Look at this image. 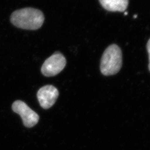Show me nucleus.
<instances>
[{"label": "nucleus", "mask_w": 150, "mask_h": 150, "mask_svg": "<svg viewBox=\"0 0 150 150\" xmlns=\"http://www.w3.org/2000/svg\"><path fill=\"white\" fill-rule=\"evenodd\" d=\"M10 21L15 26L18 28L36 30L42 26L45 16L40 10L26 7L14 11L11 14Z\"/></svg>", "instance_id": "obj_1"}, {"label": "nucleus", "mask_w": 150, "mask_h": 150, "mask_svg": "<svg viewBox=\"0 0 150 150\" xmlns=\"http://www.w3.org/2000/svg\"><path fill=\"white\" fill-rule=\"evenodd\" d=\"M122 64V52L116 45L108 46L102 55L100 70L105 76L116 74L121 69Z\"/></svg>", "instance_id": "obj_2"}, {"label": "nucleus", "mask_w": 150, "mask_h": 150, "mask_svg": "<svg viewBox=\"0 0 150 150\" xmlns=\"http://www.w3.org/2000/svg\"><path fill=\"white\" fill-rule=\"evenodd\" d=\"M66 59L59 52H56L45 60L41 67V73L46 77H52L58 75L64 69Z\"/></svg>", "instance_id": "obj_3"}, {"label": "nucleus", "mask_w": 150, "mask_h": 150, "mask_svg": "<svg viewBox=\"0 0 150 150\" xmlns=\"http://www.w3.org/2000/svg\"><path fill=\"white\" fill-rule=\"evenodd\" d=\"M12 109L21 116L23 125L27 128L33 127L38 122L40 117L38 113L21 100H16L13 102Z\"/></svg>", "instance_id": "obj_4"}, {"label": "nucleus", "mask_w": 150, "mask_h": 150, "mask_svg": "<svg viewBox=\"0 0 150 150\" xmlns=\"http://www.w3.org/2000/svg\"><path fill=\"white\" fill-rule=\"evenodd\" d=\"M59 95L58 90L52 85H46L39 89L37 93L38 102L44 109L52 107Z\"/></svg>", "instance_id": "obj_5"}, {"label": "nucleus", "mask_w": 150, "mask_h": 150, "mask_svg": "<svg viewBox=\"0 0 150 150\" xmlns=\"http://www.w3.org/2000/svg\"><path fill=\"white\" fill-rule=\"evenodd\" d=\"M102 7L107 11L123 12L129 5V0H99Z\"/></svg>", "instance_id": "obj_6"}, {"label": "nucleus", "mask_w": 150, "mask_h": 150, "mask_svg": "<svg viewBox=\"0 0 150 150\" xmlns=\"http://www.w3.org/2000/svg\"><path fill=\"white\" fill-rule=\"evenodd\" d=\"M147 50L149 53V68L150 71V38L147 44Z\"/></svg>", "instance_id": "obj_7"}, {"label": "nucleus", "mask_w": 150, "mask_h": 150, "mask_svg": "<svg viewBox=\"0 0 150 150\" xmlns=\"http://www.w3.org/2000/svg\"><path fill=\"white\" fill-rule=\"evenodd\" d=\"M125 15H127V12H125Z\"/></svg>", "instance_id": "obj_8"}]
</instances>
